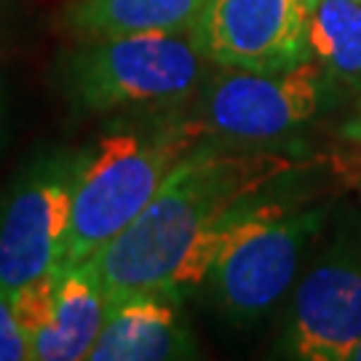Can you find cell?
I'll return each mask as SVG.
<instances>
[{
	"label": "cell",
	"instance_id": "10",
	"mask_svg": "<svg viewBox=\"0 0 361 361\" xmlns=\"http://www.w3.org/2000/svg\"><path fill=\"white\" fill-rule=\"evenodd\" d=\"M207 0H73L65 27L80 40L137 32H193Z\"/></svg>",
	"mask_w": 361,
	"mask_h": 361
},
{
	"label": "cell",
	"instance_id": "2",
	"mask_svg": "<svg viewBox=\"0 0 361 361\" xmlns=\"http://www.w3.org/2000/svg\"><path fill=\"white\" fill-rule=\"evenodd\" d=\"M207 134L201 123L107 134L80 158L59 268L97 257L153 201L171 169Z\"/></svg>",
	"mask_w": 361,
	"mask_h": 361
},
{
	"label": "cell",
	"instance_id": "11",
	"mask_svg": "<svg viewBox=\"0 0 361 361\" xmlns=\"http://www.w3.org/2000/svg\"><path fill=\"white\" fill-rule=\"evenodd\" d=\"M107 308V295L94 262L56 268L51 281L54 359H89L99 337Z\"/></svg>",
	"mask_w": 361,
	"mask_h": 361
},
{
	"label": "cell",
	"instance_id": "4",
	"mask_svg": "<svg viewBox=\"0 0 361 361\" xmlns=\"http://www.w3.org/2000/svg\"><path fill=\"white\" fill-rule=\"evenodd\" d=\"M204 65L193 32L91 38L67 62V91L94 113L169 104L195 91Z\"/></svg>",
	"mask_w": 361,
	"mask_h": 361
},
{
	"label": "cell",
	"instance_id": "14",
	"mask_svg": "<svg viewBox=\"0 0 361 361\" xmlns=\"http://www.w3.org/2000/svg\"><path fill=\"white\" fill-rule=\"evenodd\" d=\"M345 137H348L350 142H356L361 147V102H359V107H356L353 118H350V123L345 126Z\"/></svg>",
	"mask_w": 361,
	"mask_h": 361
},
{
	"label": "cell",
	"instance_id": "6",
	"mask_svg": "<svg viewBox=\"0 0 361 361\" xmlns=\"http://www.w3.org/2000/svg\"><path fill=\"white\" fill-rule=\"evenodd\" d=\"M83 153L40 155L0 198V292L16 295L59 268Z\"/></svg>",
	"mask_w": 361,
	"mask_h": 361
},
{
	"label": "cell",
	"instance_id": "13",
	"mask_svg": "<svg viewBox=\"0 0 361 361\" xmlns=\"http://www.w3.org/2000/svg\"><path fill=\"white\" fill-rule=\"evenodd\" d=\"M0 361H30L25 335L11 310V300L3 292H0Z\"/></svg>",
	"mask_w": 361,
	"mask_h": 361
},
{
	"label": "cell",
	"instance_id": "12",
	"mask_svg": "<svg viewBox=\"0 0 361 361\" xmlns=\"http://www.w3.org/2000/svg\"><path fill=\"white\" fill-rule=\"evenodd\" d=\"M310 56L332 80L361 91V0H316Z\"/></svg>",
	"mask_w": 361,
	"mask_h": 361
},
{
	"label": "cell",
	"instance_id": "9",
	"mask_svg": "<svg viewBox=\"0 0 361 361\" xmlns=\"http://www.w3.org/2000/svg\"><path fill=\"white\" fill-rule=\"evenodd\" d=\"M180 295L134 289L107 295L104 322L91 348V361H166L198 353L180 308Z\"/></svg>",
	"mask_w": 361,
	"mask_h": 361
},
{
	"label": "cell",
	"instance_id": "8",
	"mask_svg": "<svg viewBox=\"0 0 361 361\" xmlns=\"http://www.w3.org/2000/svg\"><path fill=\"white\" fill-rule=\"evenodd\" d=\"M316 0H207L193 40L207 62L284 70L310 59Z\"/></svg>",
	"mask_w": 361,
	"mask_h": 361
},
{
	"label": "cell",
	"instance_id": "1",
	"mask_svg": "<svg viewBox=\"0 0 361 361\" xmlns=\"http://www.w3.org/2000/svg\"><path fill=\"white\" fill-rule=\"evenodd\" d=\"M297 166V155L279 150L241 153L198 142L142 214L91 257L104 295L164 289L182 297L198 289L233 214Z\"/></svg>",
	"mask_w": 361,
	"mask_h": 361
},
{
	"label": "cell",
	"instance_id": "7",
	"mask_svg": "<svg viewBox=\"0 0 361 361\" xmlns=\"http://www.w3.org/2000/svg\"><path fill=\"white\" fill-rule=\"evenodd\" d=\"M329 80L313 56L284 70L222 67L204 91L198 123L235 142L281 140L313 121Z\"/></svg>",
	"mask_w": 361,
	"mask_h": 361
},
{
	"label": "cell",
	"instance_id": "15",
	"mask_svg": "<svg viewBox=\"0 0 361 361\" xmlns=\"http://www.w3.org/2000/svg\"><path fill=\"white\" fill-rule=\"evenodd\" d=\"M350 361H361V340H359V345H356V350H353V356H350Z\"/></svg>",
	"mask_w": 361,
	"mask_h": 361
},
{
	"label": "cell",
	"instance_id": "5",
	"mask_svg": "<svg viewBox=\"0 0 361 361\" xmlns=\"http://www.w3.org/2000/svg\"><path fill=\"white\" fill-rule=\"evenodd\" d=\"M361 340V219L350 214L297 284L279 356L350 361Z\"/></svg>",
	"mask_w": 361,
	"mask_h": 361
},
{
	"label": "cell",
	"instance_id": "3",
	"mask_svg": "<svg viewBox=\"0 0 361 361\" xmlns=\"http://www.w3.org/2000/svg\"><path fill=\"white\" fill-rule=\"evenodd\" d=\"M324 225V207L295 209L265 193L249 198L233 214L198 289L228 322H257L292 289Z\"/></svg>",
	"mask_w": 361,
	"mask_h": 361
}]
</instances>
